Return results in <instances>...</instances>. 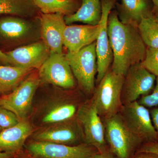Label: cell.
Listing matches in <instances>:
<instances>
[{"label": "cell", "instance_id": "obj_24", "mask_svg": "<svg viewBox=\"0 0 158 158\" xmlns=\"http://www.w3.org/2000/svg\"><path fill=\"white\" fill-rule=\"evenodd\" d=\"M77 107L73 103L60 104L48 112L43 118L47 123H57L71 119L77 112Z\"/></svg>", "mask_w": 158, "mask_h": 158}, {"label": "cell", "instance_id": "obj_37", "mask_svg": "<svg viewBox=\"0 0 158 158\" xmlns=\"http://www.w3.org/2000/svg\"><path fill=\"white\" fill-rule=\"evenodd\" d=\"M3 130V129L1 127H0V132H1V131H2V130Z\"/></svg>", "mask_w": 158, "mask_h": 158}, {"label": "cell", "instance_id": "obj_7", "mask_svg": "<svg viewBox=\"0 0 158 158\" xmlns=\"http://www.w3.org/2000/svg\"><path fill=\"white\" fill-rule=\"evenodd\" d=\"M38 73L40 85H52L65 89L76 87V80L64 53L51 52Z\"/></svg>", "mask_w": 158, "mask_h": 158}, {"label": "cell", "instance_id": "obj_28", "mask_svg": "<svg viewBox=\"0 0 158 158\" xmlns=\"http://www.w3.org/2000/svg\"><path fill=\"white\" fill-rule=\"evenodd\" d=\"M139 152H149L158 155V142L143 143L138 150Z\"/></svg>", "mask_w": 158, "mask_h": 158}, {"label": "cell", "instance_id": "obj_9", "mask_svg": "<svg viewBox=\"0 0 158 158\" xmlns=\"http://www.w3.org/2000/svg\"><path fill=\"white\" fill-rule=\"evenodd\" d=\"M156 79L141 63L132 65L124 76L121 93L123 106L137 101L139 98L151 93Z\"/></svg>", "mask_w": 158, "mask_h": 158}, {"label": "cell", "instance_id": "obj_36", "mask_svg": "<svg viewBox=\"0 0 158 158\" xmlns=\"http://www.w3.org/2000/svg\"><path fill=\"white\" fill-rule=\"evenodd\" d=\"M155 15L156 17L157 18V19H158V13L156 14Z\"/></svg>", "mask_w": 158, "mask_h": 158}, {"label": "cell", "instance_id": "obj_34", "mask_svg": "<svg viewBox=\"0 0 158 158\" xmlns=\"http://www.w3.org/2000/svg\"><path fill=\"white\" fill-rule=\"evenodd\" d=\"M152 4V12L155 15L158 13V0H150Z\"/></svg>", "mask_w": 158, "mask_h": 158}, {"label": "cell", "instance_id": "obj_19", "mask_svg": "<svg viewBox=\"0 0 158 158\" xmlns=\"http://www.w3.org/2000/svg\"><path fill=\"white\" fill-rule=\"evenodd\" d=\"M102 0H81V5L74 14L65 16L67 25L80 22L95 26L99 24L102 17Z\"/></svg>", "mask_w": 158, "mask_h": 158}, {"label": "cell", "instance_id": "obj_35", "mask_svg": "<svg viewBox=\"0 0 158 158\" xmlns=\"http://www.w3.org/2000/svg\"><path fill=\"white\" fill-rule=\"evenodd\" d=\"M14 154L11 153L0 152V158H11Z\"/></svg>", "mask_w": 158, "mask_h": 158}, {"label": "cell", "instance_id": "obj_4", "mask_svg": "<svg viewBox=\"0 0 158 158\" xmlns=\"http://www.w3.org/2000/svg\"><path fill=\"white\" fill-rule=\"evenodd\" d=\"M105 138L109 150L116 158H131L143 144L129 129L120 113L103 119Z\"/></svg>", "mask_w": 158, "mask_h": 158}, {"label": "cell", "instance_id": "obj_17", "mask_svg": "<svg viewBox=\"0 0 158 158\" xmlns=\"http://www.w3.org/2000/svg\"><path fill=\"white\" fill-rule=\"evenodd\" d=\"M74 123H60L46 128L34 135L35 141H47L64 144H71L78 141L82 133L79 126Z\"/></svg>", "mask_w": 158, "mask_h": 158}, {"label": "cell", "instance_id": "obj_13", "mask_svg": "<svg viewBox=\"0 0 158 158\" xmlns=\"http://www.w3.org/2000/svg\"><path fill=\"white\" fill-rule=\"evenodd\" d=\"M5 52L10 59L12 66L39 69L48 59L51 51L40 40Z\"/></svg>", "mask_w": 158, "mask_h": 158}, {"label": "cell", "instance_id": "obj_30", "mask_svg": "<svg viewBox=\"0 0 158 158\" xmlns=\"http://www.w3.org/2000/svg\"><path fill=\"white\" fill-rule=\"evenodd\" d=\"M92 158H116L109 149L103 152H98L95 153Z\"/></svg>", "mask_w": 158, "mask_h": 158}, {"label": "cell", "instance_id": "obj_20", "mask_svg": "<svg viewBox=\"0 0 158 158\" xmlns=\"http://www.w3.org/2000/svg\"><path fill=\"white\" fill-rule=\"evenodd\" d=\"M34 69L0 65V92L7 94L15 89Z\"/></svg>", "mask_w": 158, "mask_h": 158}, {"label": "cell", "instance_id": "obj_12", "mask_svg": "<svg viewBox=\"0 0 158 158\" xmlns=\"http://www.w3.org/2000/svg\"><path fill=\"white\" fill-rule=\"evenodd\" d=\"M117 0H102V14L99 23V30L96 40L97 57V84L101 81L110 68L113 61V53L110 45L108 33L109 15Z\"/></svg>", "mask_w": 158, "mask_h": 158}, {"label": "cell", "instance_id": "obj_5", "mask_svg": "<svg viewBox=\"0 0 158 158\" xmlns=\"http://www.w3.org/2000/svg\"><path fill=\"white\" fill-rule=\"evenodd\" d=\"M65 56L80 89L88 94L93 93L97 74L96 41L77 52H68Z\"/></svg>", "mask_w": 158, "mask_h": 158}, {"label": "cell", "instance_id": "obj_14", "mask_svg": "<svg viewBox=\"0 0 158 158\" xmlns=\"http://www.w3.org/2000/svg\"><path fill=\"white\" fill-rule=\"evenodd\" d=\"M41 40L51 52L63 54V34L67 25L61 13L39 15Z\"/></svg>", "mask_w": 158, "mask_h": 158}, {"label": "cell", "instance_id": "obj_21", "mask_svg": "<svg viewBox=\"0 0 158 158\" xmlns=\"http://www.w3.org/2000/svg\"><path fill=\"white\" fill-rule=\"evenodd\" d=\"M43 14L61 13L68 16L76 12L81 5V0H32Z\"/></svg>", "mask_w": 158, "mask_h": 158}, {"label": "cell", "instance_id": "obj_15", "mask_svg": "<svg viewBox=\"0 0 158 158\" xmlns=\"http://www.w3.org/2000/svg\"><path fill=\"white\" fill-rule=\"evenodd\" d=\"M99 30V24L66 25L63 34V46L68 52H77L96 41Z\"/></svg>", "mask_w": 158, "mask_h": 158}, {"label": "cell", "instance_id": "obj_27", "mask_svg": "<svg viewBox=\"0 0 158 158\" xmlns=\"http://www.w3.org/2000/svg\"><path fill=\"white\" fill-rule=\"evenodd\" d=\"M137 101L146 108L158 107V77L156 79V85L152 92L148 95L141 96Z\"/></svg>", "mask_w": 158, "mask_h": 158}, {"label": "cell", "instance_id": "obj_10", "mask_svg": "<svg viewBox=\"0 0 158 158\" xmlns=\"http://www.w3.org/2000/svg\"><path fill=\"white\" fill-rule=\"evenodd\" d=\"M78 123L85 143L95 148L98 152L108 150L105 138L104 126L92 100L86 102L77 112Z\"/></svg>", "mask_w": 158, "mask_h": 158}, {"label": "cell", "instance_id": "obj_25", "mask_svg": "<svg viewBox=\"0 0 158 158\" xmlns=\"http://www.w3.org/2000/svg\"><path fill=\"white\" fill-rule=\"evenodd\" d=\"M141 65L156 77H158V48L147 47L145 58Z\"/></svg>", "mask_w": 158, "mask_h": 158}, {"label": "cell", "instance_id": "obj_3", "mask_svg": "<svg viewBox=\"0 0 158 158\" xmlns=\"http://www.w3.org/2000/svg\"><path fill=\"white\" fill-rule=\"evenodd\" d=\"M124 80V76L115 73L110 67L97 84L91 100L102 120L120 112L123 106L121 93Z\"/></svg>", "mask_w": 158, "mask_h": 158}, {"label": "cell", "instance_id": "obj_31", "mask_svg": "<svg viewBox=\"0 0 158 158\" xmlns=\"http://www.w3.org/2000/svg\"><path fill=\"white\" fill-rule=\"evenodd\" d=\"M0 65H11L10 59L5 52L0 50Z\"/></svg>", "mask_w": 158, "mask_h": 158}, {"label": "cell", "instance_id": "obj_33", "mask_svg": "<svg viewBox=\"0 0 158 158\" xmlns=\"http://www.w3.org/2000/svg\"><path fill=\"white\" fill-rule=\"evenodd\" d=\"M134 158H158V155L149 152H139Z\"/></svg>", "mask_w": 158, "mask_h": 158}, {"label": "cell", "instance_id": "obj_22", "mask_svg": "<svg viewBox=\"0 0 158 158\" xmlns=\"http://www.w3.org/2000/svg\"><path fill=\"white\" fill-rule=\"evenodd\" d=\"M40 12L32 0H0V15L31 18Z\"/></svg>", "mask_w": 158, "mask_h": 158}, {"label": "cell", "instance_id": "obj_16", "mask_svg": "<svg viewBox=\"0 0 158 158\" xmlns=\"http://www.w3.org/2000/svg\"><path fill=\"white\" fill-rule=\"evenodd\" d=\"M33 128L27 119L0 132V152L15 154L22 150L25 142L33 132Z\"/></svg>", "mask_w": 158, "mask_h": 158}, {"label": "cell", "instance_id": "obj_29", "mask_svg": "<svg viewBox=\"0 0 158 158\" xmlns=\"http://www.w3.org/2000/svg\"><path fill=\"white\" fill-rule=\"evenodd\" d=\"M149 112L152 124L158 136V107L152 108Z\"/></svg>", "mask_w": 158, "mask_h": 158}, {"label": "cell", "instance_id": "obj_38", "mask_svg": "<svg viewBox=\"0 0 158 158\" xmlns=\"http://www.w3.org/2000/svg\"><path fill=\"white\" fill-rule=\"evenodd\" d=\"M0 94H1V92H0Z\"/></svg>", "mask_w": 158, "mask_h": 158}, {"label": "cell", "instance_id": "obj_11", "mask_svg": "<svg viewBox=\"0 0 158 158\" xmlns=\"http://www.w3.org/2000/svg\"><path fill=\"white\" fill-rule=\"evenodd\" d=\"M26 149L37 158H92L98 152L95 148L86 143L70 146L37 141L30 142Z\"/></svg>", "mask_w": 158, "mask_h": 158}, {"label": "cell", "instance_id": "obj_1", "mask_svg": "<svg viewBox=\"0 0 158 158\" xmlns=\"http://www.w3.org/2000/svg\"><path fill=\"white\" fill-rule=\"evenodd\" d=\"M108 33L113 53L111 69L125 76L132 65L144 60L147 46L138 26L122 23L116 10L111 11L109 15Z\"/></svg>", "mask_w": 158, "mask_h": 158}, {"label": "cell", "instance_id": "obj_18", "mask_svg": "<svg viewBox=\"0 0 158 158\" xmlns=\"http://www.w3.org/2000/svg\"><path fill=\"white\" fill-rule=\"evenodd\" d=\"M116 5L118 19L123 23L138 26L143 18L154 14L150 0H121Z\"/></svg>", "mask_w": 158, "mask_h": 158}, {"label": "cell", "instance_id": "obj_8", "mask_svg": "<svg viewBox=\"0 0 158 158\" xmlns=\"http://www.w3.org/2000/svg\"><path fill=\"white\" fill-rule=\"evenodd\" d=\"M119 113L129 129L143 143L158 142L157 134L147 108L135 101L123 105Z\"/></svg>", "mask_w": 158, "mask_h": 158}, {"label": "cell", "instance_id": "obj_23", "mask_svg": "<svg viewBox=\"0 0 158 158\" xmlns=\"http://www.w3.org/2000/svg\"><path fill=\"white\" fill-rule=\"evenodd\" d=\"M138 29L146 46L158 48V19L154 14L141 20Z\"/></svg>", "mask_w": 158, "mask_h": 158}, {"label": "cell", "instance_id": "obj_26", "mask_svg": "<svg viewBox=\"0 0 158 158\" xmlns=\"http://www.w3.org/2000/svg\"><path fill=\"white\" fill-rule=\"evenodd\" d=\"M20 121L14 113L0 106V127L3 129L14 126Z\"/></svg>", "mask_w": 158, "mask_h": 158}, {"label": "cell", "instance_id": "obj_6", "mask_svg": "<svg viewBox=\"0 0 158 158\" xmlns=\"http://www.w3.org/2000/svg\"><path fill=\"white\" fill-rule=\"evenodd\" d=\"M40 85L38 71L34 70L11 92L0 97V106L14 113L20 120L26 119L31 113L33 98Z\"/></svg>", "mask_w": 158, "mask_h": 158}, {"label": "cell", "instance_id": "obj_2", "mask_svg": "<svg viewBox=\"0 0 158 158\" xmlns=\"http://www.w3.org/2000/svg\"><path fill=\"white\" fill-rule=\"evenodd\" d=\"M40 40L39 15L31 18L11 15L0 17V43L11 50Z\"/></svg>", "mask_w": 158, "mask_h": 158}, {"label": "cell", "instance_id": "obj_32", "mask_svg": "<svg viewBox=\"0 0 158 158\" xmlns=\"http://www.w3.org/2000/svg\"><path fill=\"white\" fill-rule=\"evenodd\" d=\"M11 158H37L31 155L27 150V152H23L22 150L19 152L15 154Z\"/></svg>", "mask_w": 158, "mask_h": 158}]
</instances>
